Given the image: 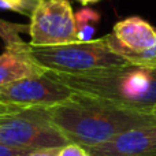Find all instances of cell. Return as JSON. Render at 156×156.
Returning <instances> with one entry per match:
<instances>
[{
  "label": "cell",
  "mask_w": 156,
  "mask_h": 156,
  "mask_svg": "<svg viewBox=\"0 0 156 156\" xmlns=\"http://www.w3.org/2000/svg\"><path fill=\"white\" fill-rule=\"evenodd\" d=\"M78 2H81L82 4H89V3H96L99 0H78Z\"/></svg>",
  "instance_id": "obj_16"
},
{
  "label": "cell",
  "mask_w": 156,
  "mask_h": 156,
  "mask_svg": "<svg viewBox=\"0 0 156 156\" xmlns=\"http://www.w3.org/2000/svg\"><path fill=\"white\" fill-rule=\"evenodd\" d=\"M152 114H154V115H155V116H156V107H155V108H154V110H152Z\"/></svg>",
  "instance_id": "obj_17"
},
{
  "label": "cell",
  "mask_w": 156,
  "mask_h": 156,
  "mask_svg": "<svg viewBox=\"0 0 156 156\" xmlns=\"http://www.w3.org/2000/svg\"><path fill=\"white\" fill-rule=\"evenodd\" d=\"M70 141L44 116L41 107L0 116V144L18 149L62 148Z\"/></svg>",
  "instance_id": "obj_4"
},
{
  "label": "cell",
  "mask_w": 156,
  "mask_h": 156,
  "mask_svg": "<svg viewBox=\"0 0 156 156\" xmlns=\"http://www.w3.org/2000/svg\"><path fill=\"white\" fill-rule=\"evenodd\" d=\"M76 92L48 74L23 78L0 86V103L21 108L52 107L65 103Z\"/></svg>",
  "instance_id": "obj_6"
},
{
  "label": "cell",
  "mask_w": 156,
  "mask_h": 156,
  "mask_svg": "<svg viewBox=\"0 0 156 156\" xmlns=\"http://www.w3.org/2000/svg\"><path fill=\"white\" fill-rule=\"evenodd\" d=\"M29 152L30 151H26V149H18L0 144V156H26Z\"/></svg>",
  "instance_id": "obj_13"
},
{
  "label": "cell",
  "mask_w": 156,
  "mask_h": 156,
  "mask_svg": "<svg viewBox=\"0 0 156 156\" xmlns=\"http://www.w3.org/2000/svg\"><path fill=\"white\" fill-rule=\"evenodd\" d=\"M40 0H0V10H8L30 18Z\"/></svg>",
  "instance_id": "obj_10"
},
{
  "label": "cell",
  "mask_w": 156,
  "mask_h": 156,
  "mask_svg": "<svg viewBox=\"0 0 156 156\" xmlns=\"http://www.w3.org/2000/svg\"><path fill=\"white\" fill-rule=\"evenodd\" d=\"M25 29H26L25 26L8 23V22L2 21V19H0V37L3 38V41H4L5 44L21 40L19 33H21L22 30H25Z\"/></svg>",
  "instance_id": "obj_11"
},
{
  "label": "cell",
  "mask_w": 156,
  "mask_h": 156,
  "mask_svg": "<svg viewBox=\"0 0 156 156\" xmlns=\"http://www.w3.org/2000/svg\"><path fill=\"white\" fill-rule=\"evenodd\" d=\"M47 74L76 93L143 111H152L156 107V59L78 73L47 70Z\"/></svg>",
  "instance_id": "obj_2"
},
{
  "label": "cell",
  "mask_w": 156,
  "mask_h": 156,
  "mask_svg": "<svg viewBox=\"0 0 156 156\" xmlns=\"http://www.w3.org/2000/svg\"><path fill=\"white\" fill-rule=\"evenodd\" d=\"M86 156H89V155H86Z\"/></svg>",
  "instance_id": "obj_18"
},
{
  "label": "cell",
  "mask_w": 156,
  "mask_h": 156,
  "mask_svg": "<svg viewBox=\"0 0 156 156\" xmlns=\"http://www.w3.org/2000/svg\"><path fill=\"white\" fill-rule=\"evenodd\" d=\"M47 70L33 60L29 54V44L22 40L5 44L0 54V86L30 77L44 76Z\"/></svg>",
  "instance_id": "obj_8"
},
{
  "label": "cell",
  "mask_w": 156,
  "mask_h": 156,
  "mask_svg": "<svg viewBox=\"0 0 156 156\" xmlns=\"http://www.w3.org/2000/svg\"><path fill=\"white\" fill-rule=\"evenodd\" d=\"M22 110H25V108L0 103V116H5V115H10V114H15V112H19V111H22Z\"/></svg>",
  "instance_id": "obj_15"
},
{
  "label": "cell",
  "mask_w": 156,
  "mask_h": 156,
  "mask_svg": "<svg viewBox=\"0 0 156 156\" xmlns=\"http://www.w3.org/2000/svg\"><path fill=\"white\" fill-rule=\"evenodd\" d=\"M30 45L51 47L78 41L76 16L67 0H40L30 15Z\"/></svg>",
  "instance_id": "obj_5"
},
{
  "label": "cell",
  "mask_w": 156,
  "mask_h": 156,
  "mask_svg": "<svg viewBox=\"0 0 156 156\" xmlns=\"http://www.w3.org/2000/svg\"><path fill=\"white\" fill-rule=\"evenodd\" d=\"M41 111L70 143L83 148L104 144L127 130L156 123L152 111L123 107L81 93H74L62 104L41 107Z\"/></svg>",
  "instance_id": "obj_1"
},
{
  "label": "cell",
  "mask_w": 156,
  "mask_h": 156,
  "mask_svg": "<svg viewBox=\"0 0 156 156\" xmlns=\"http://www.w3.org/2000/svg\"><path fill=\"white\" fill-rule=\"evenodd\" d=\"M85 149L89 156H156V123L127 130Z\"/></svg>",
  "instance_id": "obj_7"
},
{
  "label": "cell",
  "mask_w": 156,
  "mask_h": 156,
  "mask_svg": "<svg viewBox=\"0 0 156 156\" xmlns=\"http://www.w3.org/2000/svg\"><path fill=\"white\" fill-rule=\"evenodd\" d=\"M60 148H41V149H33L26 156H58Z\"/></svg>",
  "instance_id": "obj_14"
},
{
  "label": "cell",
  "mask_w": 156,
  "mask_h": 156,
  "mask_svg": "<svg viewBox=\"0 0 156 156\" xmlns=\"http://www.w3.org/2000/svg\"><path fill=\"white\" fill-rule=\"evenodd\" d=\"M86 155H88V152H86V149L83 147L74 143H69L60 148L58 156H86Z\"/></svg>",
  "instance_id": "obj_12"
},
{
  "label": "cell",
  "mask_w": 156,
  "mask_h": 156,
  "mask_svg": "<svg viewBox=\"0 0 156 156\" xmlns=\"http://www.w3.org/2000/svg\"><path fill=\"white\" fill-rule=\"evenodd\" d=\"M78 41H90L100 22V14L92 8H82L74 14Z\"/></svg>",
  "instance_id": "obj_9"
},
{
  "label": "cell",
  "mask_w": 156,
  "mask_h": 156,
  "mask_svg": "<svg viewBox=\"0 0 156 156\" xmlns=\"http://www.w3.org/2000/svg\"><path fill=\"white\" fill-rule=\"evenodd\" d=\"M29 54L41 67L58 73H78L129 62L111 51L104 37L51 47H32L29 44Z\"/></svg>",
  "instance_id": "obj_3"
}]
</instances>
